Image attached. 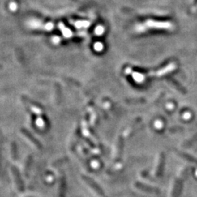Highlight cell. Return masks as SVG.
<instances>
[{"label":"cell","mask_w":197,"mask_h":197,"mask_svg":"<svg viewBox=\"0 0 197 197\" xmlns=\"http://www.w3.org/2000/svg\"><path fill=\"white\" fill-rule=\"evenodd\" d=\"M185 179L180 177L175 181L174 183L173 191H172V197H179L181 194L182 187H183V182Z\"/></svg>","instance_id":"cell-1"},{"label":"cell","mask_w":197,"mask_h":197,"mask_svg":"<svg viewBox=\"0 0 197 197\" xmlns=\"http://www.w3.org/2000/svg\"><path fill=\"white\" fill-rule=\"evenodd\" d=\"M135 186L137 187V188H139L140 190H143L144 191L148 192V193H153V194H159L160 190L158 188H153V187L148 186V185L143 184L142 182H137L135 183Z\"/></svg>","instance_id":"cell-2"},{"label":"cell","mask_w":197,"mask_h":197,"mask_svg":"<svg viewBox=\"0 0 197 197\" xmlns=\"http://www.w3.org/2000/svg\"><path fill=\"white\" fill-rule=\"evenodd\" d=\"M165 161H166V156L164 153H161V156H160V159L159 162H158V165L157 167V170H156V176L157 177H161L164 173V166H165Z\"/></svg>","instance_id":"cell-3"},{"label":"cell","mask_w":197,"mask_h":197,"mask_svg":"<svg viewBox=\"0 0 197 197\" xmlns=\"http://www.w3.org/2000/svg\"><path fill=\"white\" fill-rule=\"evenodd\" d=\"M85 181H86L87 183H88L89 186H90L91 188H93V190L96 191L97 194H99V195H103L104 194V193H103L102 191H101V189L99 187L97 186V185L93 181V180H91V179H89V178H85Z\"/></svg>","instance_id":"cell-4"},{"label":"cell","mask_w":197,"mask_h":197,"mask_svg":"<svg viewBox=\"0 0 197 197\" xmlns=\"http://www.w3.org/2000/svg\"><path fill=\"white\" fill-rule=\"evenodd\" d=\"M179 155L181 156L182 158H183L184 159H186L187 160V161L190 162H192V163H194L196 164V165H197V159L196 158H194V156H191L188 153H180Z\"/></svg>","instance_id":"cell-5"},{"label":"cell","mask_w":197,"mask_h":197,"mask_svg":"<svg viewBox=\"0 0 197 197\" xmlns=\"http://www.w3.org/2000/svg\"><path fill=\"white\" fill-rule=\"evenodd\" d=\"M196 141H197V135H196L195 137H193L192 139L190 140V141L187 142V143H186V145H185V147H186V148L190 147L191 145H192L193 144H194L195 142H196Z\"/></svg>","instance_id":"cell-6"}]
</instances>
